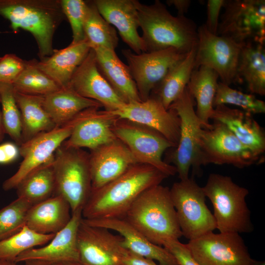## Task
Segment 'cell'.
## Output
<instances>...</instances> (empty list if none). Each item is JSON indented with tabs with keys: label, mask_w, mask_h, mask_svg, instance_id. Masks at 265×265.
<instances>
[{
	"label": "cell",
	"mask_w": 265,
	"mask_h": 265,
	"mask_svg": "<svg viewBox=\"0 0 265 265\" xmlns=\"http://www.w3.org/2000/svg\"><path fill=\"white\" fill-rule=\"evenodd\" d=\"M194 100L187 87L169 108L174 109L180 120L179 142L170 155L169 161L173 164L180 180L189 178L192 167L195 173L200 170L199 139L201 124L194 108Z\"/></svg>",
	"instance_id": "obj_11"
},
{
	"label": "cell",
	"mask_w": 265,
	"mask_h": 265,
	"mask_svg": "<svg viewBox=\"0 0 265 265\" xmlns=\"http://www.w3.org/2000/svg\"><path fill=\"white\" fill-rule=\"evenodd\" d=\"M119 118L128 120L152 128L177 146L180 137V120L172 108L166 109L156 97L151 95L144 101L125 104L110 111Z\"/></svg>",
	"instance_id": "obj_17"
},
{
	"label": "cell",
	"mask_w": 265,
	"mask_h": 265,
	"mask_svg": "<svg viewBox=\"0 0 265 265\" xmlns=\"http://www.w3.org/2000/svg\"><path fill=\"white\" fill-rule=\"evenodd\" d=\"M146 52L174 48L187 54L198 43L197 26L185 16H173L159 0L147 5L135 0Z\"/></svg>",
	"instance_id": "obj_2"
},
{
	"label": "cell",
	"mask_w": 265,
	"mask_h": 265,
	"mask_svg": "<svg viewBox=\"0 0 265 265\" xmlns=\"http://www.w3.org/2000/svg\"><path fill=\"white\" fill-rule=\"evenodd\" d=\"M170 192L183 236L192 240L216 229L202 187L192 177L174 183Z\"/></svg>",
	"instance_id": "obj_7"
},
{
	"label": "cell",
	"mask_w": 265,
	"mask_h": 265,
	"mask_svg": "<svg viewBox=\"0 0 265 265\" xmlns=\"http://www.w3.org/2000/svg\"><path fill=\"white\" fill-rule=\"evenodd\" d=\"M190 0H168L166 3L169 5H173L177 10L178 16H185L191 3Z\"/></svg>",
	"instance_id": "obj_46"
},
{
	"label": "cell",
	"mask_w": 265,
	"mask_h": 265,
	"mask_svg": "<svg viewBox=\"0 0 265 265\" xmlns=\"http://www.w3.org/2000/svg\"><path fill=\"white\" fill-rule=\"evenodd\" d=\"M25 265H51L49 263L38 261H28L24 262Z\"/></svg>",
	"instance_id": "obj_49"
},
{
	"label": "cell",
	"mask_w": 265,
	"mask_h": 265,
	"mask_svg": "<svg viewBox=\"0 0 265 265\" xmlns=\"http://www.w3.org/2000/svg\"><path fill=\"white\" fill-rule=\"evenodd\" d=\"M201 265H254L244 240L237 233L211 232L186 243Z\"/></svg>",
	"instance_id": "obj_13"
},
{
	"label": "cell",
	"mask_w": 265,
	"mask_h": 265,
	"mask_svg": "<svg viewBox=\"0 0 265 265\" xmlns=\"http://www.w3.org/2000/svg\"><path fill=\"white\" fill-rule=\"evenodd\" d=\"M197 32L194 69L201 66L211 68L221 82L229 86L239 82L238 68L242 47L228 38L211 33L204 24Z\"/></svg>",
	"instance_id": "obj_12"
},
{
	"label": "cell",
	"mask_w": 265,
	"mask_h": 265,
	"mask_svg": "<svg viewBox=\"0 0 265 265\" xmlns=\"http://www.w3.org/2000/svg\"><path fill=\"white\" fill-rule=\"evenodd\" d=\"M51 265H84L79 261H65L50 264Z\"/></svg>",
	"instance_id": "obj_47"
},
{
	"label": "cell",
	"mask_w": 265,
	"mask_h": 265,
	"mask_svg": "<svg viewBox=\"0 0 265 265\" xmlns=\"http://www.w3.org/2000/svg\"><path fill=\"white\" fill-rule=\"evenodd\" d=\"M55 194L69 203L72 214L82 210L91 191L89 154L80 148L61 145L53 160Z\"/></svg>",
	"instance_id": "obj_6"
},
{
	"label": "cell",
	"mask_w": 265,
	"mask_h": 265,
	"mask_svg": "<svg viewBox=\"0 0 265 265\" xmlns=\"http://www.w3.org/2000/svg\"><path fill=\"white\" fill-rule=\"evenodd\" d=\"M65 17L70 24L72 31V44H77L85 39L84 24L87 10V1L82 0H61Z\"/></svg>",
	"instance_id": "obj_40"
},
{
	"label": "cell",
	"mask_w": 265,
	"mask_h": 265,
	"mask_svg": "<svg viewBox=\"0 0 265 265\" xmlns=\"http://www.w3.org/2000/svg\"><path fill=\"white\" fill-rule=\"evenodd\" d=\"M26 61L14 53L0 57V83H12L25 69Z\"/></svg>",
	"instance_id": "obj_41"
},
{
	"label": "cell",
	"mask_w": 265,
	"mask_h": 265,
	"mask_svg": "<svg viewBox=\"0 0 265 265\" xmlns=\"http://www.w3.org/2000/svg\"><path fill=\"white\" fill-rule=\"evenodd\" d=\"M80 112L64 125L41 132L19 146L23 158L18 170L2 184L5 191L15 188L21 180L34 169L50 161L57 149L67 140L83 115Z\"/></svg>",
	"instance_id": "obj_14"
},
{
	"label": "cell",
	"mask_w": 265,
	"mask_h": 265,
	"mask_svg": "<svg viewBox=\"0 0 265 265\" xmlns=\"http://www.w3.org/2000/svg\"><path fill=\"white\" fill-rule=\"evenodd\" d=\"M122 262L124 265H159L155 261L135 254L126 248Z\"/></svg>",
	"instance_id": "obj_45"
},
{
	"label": "cell",
	"mask_w": 265,
	"mask_h": 265,
	"mask_svg": "<svg viewBox=\"0 0 265 265\" xmlns=\"http://www.w3.org/2000/svg\"><path fill=\"white\" fill-rule=\"evenodd\" d=\"M15 92L21 114L23 143L41 132L56 127L43 107L44 96Z\"/></svg>",
	"instance_id": "obj_31"
},
{
	"label": "cell",
	"mask_w": 265,
	"mask_h": 265,
	"mask_svg": "<svg viewBox=\"0 0 265 265\" xmlns=\"http://www.w3.org/2000/svg\"><path fill=\"white\" fill-rule=\"evenodd\" d=\"M211 119L224 125L243 145L255 154L263 157L265 133L252 114L219 105L214 107Z\"/></svg>",
	"instance_id": "obj_24"
},
{
	"label": "cell",
	"mask_w": 265,
	"mask_h": 265,
	"mask_svg": "<svg viewBox=\"0 0 265 265\" xmlns=\"http://www.w3.org/2000/svg\"><path fill=\"white\" fill-rule=\"evenodd\" d=\"M54 235L40 234L25 225L17 233L0 240V260L15 262L25 251L48 243Z\"/></svg>",
	"instance_id": "obj_36"
},
{
	"label": "cell",
	"mask_w": 265,
	"mask_h": 265,
	"mask_svg": "<svg viewBox=\"0 0 265 265\" xmlns=\"http://www.w3.org/2000/svg\"><path fill=\"white\" fill-rule=\"evenodd\" d=\"M227 104L239 106L252 114L265 112V103L256 98L253 94L244 93L218 81L213 106Z\"/></svg>",
	"instance_id": "obj_38"
},
{
	"label": "cell",
	"mask_w": 265,
	"mask_h": 265,
	"mask_svg": "<svg viewBox=\"0 0 265 265\" xmlns=\"http://www.w3.org/2000/svg\"><path fill=\"white\" fill-rule=\"evenodd\" d=\"M93 1L102 16L116 27L123 42L133 53L139 54L146 52L138 32L139 21L135 0Z\"/></svg>",
	"instance_id": "obj_22"
},
{
	"label": "cell",
	"mask_w": 265,
	"mask_h": 265,
	"mask_svg": "<svg viewBox=\"0 0 265 265\" xmlns=\"http://www.w3.org/2000/svg\"><path fill=\"white\" fill-rule=\"evenodd\" d=\"M265 159L243 145L223 124L213 121L202 129L199 139V164H229L243 168L263 163Z\"/></svg>",
	"instance_id": "obj_10"
},
{
	"label": "cell",
	"mask_w": 265,
	"mask_h": 265,
	"mask_svg": "<svg viewBox=\"0 0 265 265\" xmlns=\"http://www.w3.org/2000/svg\"><path fill=\"white\" fill-rule=\"evenodd\" d=\"M122 53L127 60L141 101L150 97L171 67L186 55L173 48L139 54L130 49H123Z\"/></svg>",
	"instance_id": "obj_15"
},
{
	"label": "cell",
	"mask_w": 265,
	"mask_h": 265,
	"mask_svg": "<svg viewBox=\"0 0 265 265\" xmlns=\"http://www.w3.org/2000/svg\"><path fill=\"white\" fill-rule=\"evenodd\" d=\"M53 157L29 173L17 186L18 198L32 206L55 194V181L53 168Z\"/></svg>",
	"instance_id": "obj_32"
},
{
	"label": "cell",
	"mask_w": 265,
	"mask_h": 265,
	"mask_svg": "<svg viewBox=\"0 0 265 265\" xmlns=\"http://www.w3.org/2000/svg\"><path fill=\"white\" fill-rule=\"evenodd\" d=\"M223 7L217 35L228 38L242 47L249 44L264 45L265 0H228Z\"/></svg>",
	"instance_id": "obj_9"
},
{
	"label": "cell",
	"mask_w": 265,
	"mask_h": 265,
	"mask_svg": "<svg viewBox=\"0 0 265 265\" xmlns=\"http://www.w3.org/2000/svg\"><path fill=\"white\" fill-rule=\"evenodd\" d=\"M84 32L92 49L104 48L115 50L118 46V38L115 28L102 16L93 1H87Z\"/></svg>",
	"instance_id": "obj_34"
},
{
	"label": "cell",
	"mask_w": 265,
	"mask_h": 265,
	"mask_svg": "<svg viewBox=\"0 0 265 265\" xmlns=\"http://www.w3.org/2000/svg\"><path fill=\"white\" fill-rule=\"evenodd\" d=\"M90 151L91 190L111 182L137 163L127 146L117 138Z\"/></svg>",
	"instance_id": "obj_21"
},
{
	"label": "cell",
	"mask_w": 265,
	"mask_h": 265,
	"mask_svg": "<svg viewBox=\"0 0 265 265\" xmlns=\"http://www.w3.org/2000/svg\"><path fill=\"white\" fill-rule=\"evenodd\" d=\"M225 2V0H209L207 1V17L204 25L207 30L213 34L217 35L220 12Z\"/></svg>",
	"instance_id": "obj_43"
},
{
	"label": "cell",
	"mask_w": 265,
	"mask_h": 265,
	"mask_svg": "<svg viewBox=\"0 0 265 265\" xmlns=\"http://www.w3.org/2000/svg\"><path fill=\"white\" fill-rule=\"evenodd\" d=\"M99 108L84 110L82 118L61 145L66 148H87L91 150L117 139L113 128L118 117L110 111L99 110Z\"/></svg>",
	"instance_id": "obj_19"
},
{
	"label": "cell",
	"mask_w": 265,
	"mask_h": 265,
	"mask_svg": "<svg viewBox=\"0 0 265 265\" xmlns=\"http://www.w3.org/2000/svg\"><path fill=\"white\" fill-rule=\"evenodd\" d=\"M0 265H21L14 261L0 260Z\"/></svg>",
	"instance_id": "obj_50"
},
{
	"label": "cell",
	"mask_w": 265,
	"mask_h": 265,
	"mask_svg": "<svg viewBox=\"0 0 265 265\" xmlns=\"http://www.w3.org/2000/svg\"><path fill=\"white\" fill-rule=\"evenodd\" d=\"M36 60L26 61L25 69L12 83L20 93L45 96L61 88L36 66Z\"/></svg>",
	"instance_id": "obj_35"
},
{
	"label": "cell",
	"mask_w": 265,
	"mask_h": 265,
	"mask_svg": "<svg viewBox=\"0 0 265 265\" xmlns=\"http://www.w3.org/2000/svg\"><path fill=\"white\" fill-rule=\"evenodd\" d=\"M43 105L56 127L67 123L84 110L101 105L80 95L69 87L44 96Z\"/></svg>",
	"instance_id": "obj_29"
},
{
	"label": "cell",
	"mask_w": 265,
	"mask_h": 265,
	"mask_svg": "<svg viewBox=\"0 0 265 265\" xmlns=\"http://www.w3.org/2000/svg\"><path fill=\"white\" fill-rule=\"evenodd\" d=\"M238 74L245 80L252 94L265 95V52L264 45L249 44L241 48Z\"/></svg>",
	"instance_id": "obj_33"
},
{
	"label": "cell",
	"mask_w": 265,
	"mask_h": 265,
	"mask_svg": "<svg viewBox=\"0 0 265 265\" xmlns=\"http://www.w3.org/2000/svg\"><path fill=\"white\" fill-rule=\"evenodd\" d=\"M163 247L173 256L178 265H201L194 258L187 244L179 240L167 242Z\"/></svg>",
	"instance_id": "obj_42"
},
{
	"label": "cell",
	"mask_w": 265,
	"mask_h": 265,
	"mask_svg": "<svg viewBox=\"0 0 265 265\" xmlns=\"http://www.w3.org/2000/svg\"><path fill=\"white\" fill-rule=\"evenodd\" d=\"M265 261H259L256 260L254 265H265Z\"/></svg>",
	"instance_id": "obj_51"
},
{
	"label": "cell",
	"mask_w": 265,
	"mask_h": 265,
	"mask_svg": "<svg viewBox=\"0 0 265 265\" xmlns=\"http://www.w3.org/2000/svg\"><path fill=\"white\" fill-rule=\"evenodd\" d=\"M5 133H6L2 119L1 111L0 110V143L3 139Z\"/></svg>",
	"instance_id": "obj_48"
},
{
	"label": "cell",
	"mask_w": 265,
	"mask_h": 265,
	"mask_svg": "<svg viewBox=\"0 0 265 265\" xmlns=\"http://www.w3.org/2000/svg\"><path fill=\"white\" fill-rule=\"evenodd\" d=\"M68 87L82 97L98 102L107 111L116 110L126 104L100 72L91 49L74 72Z\"/></svg>",
	"instance_id": "obj_18"
},
{
	"label": "cell",
	"mask_w": 265,
	"mask_h": 265,
	"mask_svg": "<svg viewBox=\"0 0 265 265\" xmlns=\"http://www.w3.org/2000/svg\"><path fill=\"white\" fill-rule=\"evenodd\" d=\"M0 16L13 32L22 29L32 35L40 59L53 53L54 34L65 18L60 0H0Z\"/></svg>",
	"instance_id": "obj_4"
},
{
	"label": "cell",
	"mask_w": 265,
	"mask_h": 265,
	"mask_svg": "<svg viewBox=\"0 0 265 265\" xmlns=\"http://www.w3.org/2000/svg\"><path fill=\"white\" fill-rule=\"evenodd\" d=\"M206 197L213 208L216 229L220 233H250L254 230L251 212L245 201V187L236 184L228 176L211 173L204 186Z\"/></svg>",
	"instance_id": "obj_5"
},
{
	"label": "cell",
	"mask_w": 265,
	"mask_h": 265,
	"mask_svg": "<svg viewBox=\"0 0 265 265\" xmlns=\"http://www.w3.org/2000/svg\"><path fill=\"white\" fill-rule=\"evenodd\" d=\"M0 99L5 133L20 146L23 143L21 114L11 83H0Z\"/></svg>",
	"instance_id": "obj_37"
},
{
	"label": "cell",
	"mask_w": 265,
	"mask_h": 265,
	"mask_svg": "<svg viewBox=\"0 0 265 265\" xmlns=\"http://www.w3.org/2000/svg\"><path fill=\"white\" fill-rule=\"evenodd\" d=\"M32 205L18 198L0 210V240L20 231L26 225L28 210Z\"/></svg>",
	"instance_id": "obj_39"
},
{
	"label": "cell",
	"mask_w": 265,
	"mask_h": 265,
	"mask_svg": "<svg viewBox=\"0 0 265 265\" xmlns=\"http://www.w3.org/2000/svg\"><path fill=\"white\" fill-rule=\"evenodd\" d=\"M82 218V210L74 212L67 225L56 233L48 243L25 251L15 262L38 261L50 264L65 261L80 262L77 234Z\"/></svg>",
	"instance_id": "obj_20"
},
{
	"label": "cell",
	"mask_w": 265,
	"mask_h": 265,
	"mask_svg": "<svg viewBox=\"0 0 265 265\" xmlns=\"http://www.w3.org/2000/svg\"><path fill=\"white\" fill-rule=\"evenodd\" d=\"M92 50L100 72L123 101H141L128 66L119 59L115 50L104 48Z\"/></svg>",
	"instance_id": "obj_27"
},
{
	"label": "cell",
	"mask_w": 265,
	"mask_h": 265,
	"mask_svg": "<svg viewBox=\"0 0 265 265\" xmlns=\"http://www.w3.org/2000/svg\"><path fill=\"white\" fill-rule=\"evenodd\" d=\"M153 243L163 246L183 236L170 188L159 185L142 192L124 217Z\"/></svg>",
	"instance_id": "obj_3"
},
{
	"label": "cell",
	"mask_w": 265,
	"mask_h": 265,
	"mask_svg": "<svg viewBox=\"0 0 265 265\" xmlns=\"http://www.w3.org/2000/svg\"><path fill=\"white\" fill-rule=\"evenodd\" d=\"M218 78L214 70L201 66L193 70L186 86L189 93L196 100L195 112L203 129H209L211 126L210 120L214 109L213 102Z\"/></svg>",
	"instance_id": "obj_28"
},
{
	"label": "cell",
	"mask_w": 265,
	"mask_h": 265,
	"mask_svg": "<svg viewBox=\"0 0 265 265\" xmlns=\"http://www.w3.org/2000/svg\"></svg>",
	"instance_id": "obj_52"
},
{
	"label": "cell",
	"mask_w": 265,
	"mask_h": 265,
	"mask_svg": "<svg viewBox=\"0 0 265 265\" xmlns=\"http://www.w3.org/2000/svg\"><path fill=\"white\" fill-rule=\"evenodd\" d=\"M116 138L128 148L137 163L153 166L168 177L176 168L162 158L165 151L176 146L157 131L146 126L118 118L113 128Z\"/></svg>",
	"instance_id": "obj_8"
},
{
	"label": "cell",
	"mask_w": 265,
	"mask_h": 265,
	"mask_svg": "<svg viewBox=\"0 0 265 265\" xmlns=\"http://www.w3.org/2000/svg\"><path fill=\"white\" fill-rule=\"evenodd\" d=\"M196 49H191L171 67L151 93L150 96L157 98L167 109L179 98L189 82L194 68Z\"/></svg>",
	"instance_id": "obj_30"
},
{
	"label": "cell",
	"mask_w": 265,
	"mask_h": 265,
	"mask_svg": "<svg viewBox=\"0 0 265 265\" xmlns=\"http://www.w3.org/2000/svg\"><path fill=\"white\" fill-rule=\"evenodd\" d=\"M71 216L69 203L61 195L55 194L30 208L26 225L40 234H55L67 225Z\"/></svg>",
	"instance_id": "obj_26"
},
{
	"label": "cell",
	"mask_w": 265,
	"mask_h": 265,
	"mask_svg": "<svg viewBox=\"0 0 265 265\" xmlns=\"http://www.w3.org/2000/svg\"><path fill=\"white\" fill-rule=\"evenodd\" d=\"M82 219L89 225L117 232L123 238V247L135 254L156 261L159 265H178L167 249L151 242L124 218Z\"/></svg>",
	"instance_id": "obj_23"
},
{
	"label": "cell",
	"mask_w": 265,
	"mask_h": 265,
	"mask_svg": "<svg viewBox=\"0 0 265 265\" xmlns=\"http://www.w3.org/2000/svg\"><path fill=\"white\" fill-rule=\"evenodd\" d=\"M77 243L80 262L84 265H124L123 238L107 228L89 225L82 218Z\"/></svg>",
	"instance_id": "obj_16"
},
{
	"label": "cell",
	"mask_w": 265,
	"mask_h": 265,
	"mask_svg": "<svg viewBox=\"0 0 265 265\" xmlns=\"http://www.w3.org/2000/svg\"><path fill=\"white\" fill-rule=\"evenodd\" d=\"M20 156L19 147L15 143L6 142L0 144V164L12 163Z\"/></svg>",
	"instance_id": "obj_44"
},
{
	"label": "cell",
	"mask_w": 265,
	"mask_h": 265,
	"mask_svg": "<svg viewBox=\"0 0 265 265\" xmlns=\"http://www.w3.org/2000/svg\"><path fill=\"white\" fill-rule=\"evenodd\" d=\"M90 50L86 40L71 43L64 49L54 50L51 55L39 61L36 60V66L61 88L68 87L74 72Z\"/></svg>",
	"instance_id": "obj_25"
},
{
	"label": "cell",
	"mask_w": 265,
	"mask_h": 265,
	"mask_svg": "<svg viewBox=\"0 0 265 265\" xmlns=\"http://www.w3.org/2000/svg\"><path fill=\"white\" fill-rule=\"evenodd\" d=\"M167 177L153 166L136 163L116 179L91 190L82 210V218H124L132 204L142 192L160 185Z\"/></svg>",
	"instance_id": "obj_1"
}]
</instances>
